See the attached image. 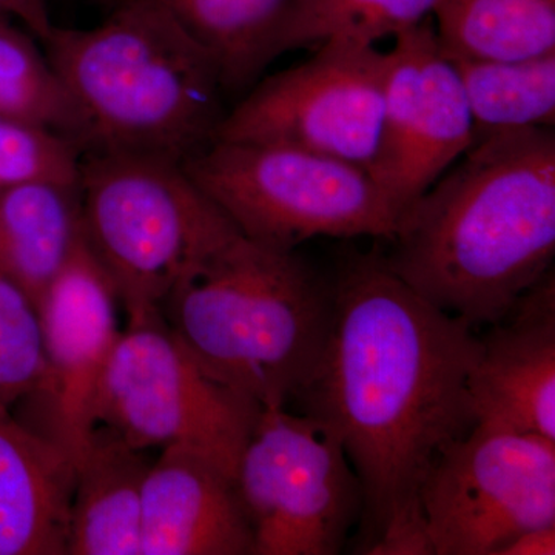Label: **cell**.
<instances>
[{"instance_id": "1", "label": "cell", "mask_w": 555, "mask_h": 555, "mask_svg": "<svg viewBox=\"0 0 555 555\" xmlns=\"http://www.w3.org/2000/svg\"><path fill=\"white\" fill-rule=\"evenodd\" d=\"M331 276V337L297 400L337 434L360 480L358 553L429 555L420 492L476 425L467 379L481 339L403 283L379 244L346 248Z\"/></svg>"}, {"instance_id": "2", "label": "cell", "mask_w": 555, "mask_h": 555, "mask_svg": "<svg viewBox=\"0 0 555 555\" xmlns=\"http://www.w3.org/2000/svg\"><path fill=\"white\" fill-rule=\"evenodd\" d=\"M386 264L427 302L470 327L509 312L555 255V131L477 137L404 208Z\"/></svg>"}, {"instance_id": "3", "label": "cell", "mask_w": 555, "mask_h": 555, "mask_svg": "<svg viewBox=\"0 0 555 555\" xmlns=\"http://www.w3.org/2000/svg\"><path fill=\"white\" fill-rule=\"evenodd\" d=\"M334 312L331 273L298 248L241 232L190 270L163 308L201 366L262 408L286 406L310 385Z\"/></svg>"}, {"instance_id": "4", "label": "cell", "mask_w": 555, "mask_h": 555, "mask_svg": "<svg viewBox=\"0 0 555 555\" xmlns=\"http://www.w3.org/2000/svg\"><path fill=\"white\" fill-rule=\"evenodd\" d=\"M80 122L86 153L184 164L217 138L224 89L203 50L149 0H118L91 28L43 42Z\"/></svg>"}, {"instance_id": "5", "label": "cell", "mask_w": 555, "mask_h": 555, "mask_svg": "<svg viewBox=\"0 0 555 555\" xmlns=\"http://www.w3.org/2000/svg\"><path fill=\"white\" fill-rule=\"evenodd\" d=\"M83 235L127 315L160 310L179 281L240 233L173 160L86 153Z\"/></svg>"}, {"instance_id": "6", "label": "cell", "mask_w": 555, "mask_h": 555, "mask_svg": "<svg viewBox=\"0 0 555 555\" xmlns=\"http://www.w3.org/2000/svg\"><path fill=\"white\" fill-rule=\"evenodd\" d=\"M182 167L244 236L270 246L387 241L400 218L366 170L288 145L214 141Z\"/></svg>"}, {"instance_id": "7", "label": "cell", "mask_w": 555, "mask_h": 555, "mask_svg": "<svg viewBox=\"0 0 555 555\" xmlns=\"http://www.w3.org/2000/svg\"><path fill=\"white\" fill-rule=\"evenodd\" d=\"M261 404L201 366L160 310L129 317L102 375L96 425L131 447L184 449L235 478Z\"/></svg>"}, {"instance_id": "8", "label": "cell", "mask_w": 555, "mask_h": 555, "mask_svg": "<svg viewBox=\"0 0 555 555\" xmlns=\"http://www.w3.org/2000/svg\"><path fill=\"white\" fill-rule=\"evenodd\" d=\"M251 555H335L361 517L360 480L337 434L309 414L262 408L235 474Z\"/></svg>"}, {"instance_id": "9", "label": "cell", "mask_w": 555, "mask_h": 555, "mask_svg": "<svg viewBox=\"0 0 555 555\" xmlns=\"http://www.w3.org/2000/svg\"><path fill=\"white\" fill-rule=\"evenodd\" d=\"M387 53L327 39L297 67L255 83L225 113L215 141L262 142L306 150L374 178L383 139Z\"/></svg>"}, {"instance_id": "10", "label": "cell", "mask_w": 555, "mask_h": 555, "mask_svg": "<svg viewBox=\"0 0 555 555\" xmlns=\"http://www.w3.org/2000/svg\"><path fill=\"white\" fill-rule=\"evenodd\" d=\"M420 507L429 555H496L555 525V440L476 423L430 467Z\"/></svg>"}, {"instance_id": "11", "label": "cell", "mask_w": 555, "mask_h": 555, "mask_svg": "<svg viewBox=\"0 0 555 555\" xmlns=\"http://www.w3.org/2000/svg\"><path fill=\"white\" fill-rule=\"evenodd\" d=\"M119 298L86 238L38 305L43 369L20 418L78 463L96 427L94 404L118 341ZM13 406V408H14ZM16 414V412H14Z\"/></svg>"}, {"instance_id": "12", "label": "cell", "mask_w": 555, "mask_h": 555, "mask_svg": "<svg viewBox=\"0 0 555 555\" xmlns=\"http://www.w3.org/2000/svg\"><path fill=\"white\" fill-rule=\"evenodd\" d=\"M393 38L374 179L401 215L476 144L477 130L459 73L438 46L434 17Z\"/></svg>"}, {"instance_id": "13", "label": "cell", "mask_w": 555, "mask_h": 555, "mask_svg": "<svg viewBox=\"0 0 555 555\" xmlns=\"http://www.w3.org/2000/svg\"><path fill=\"white\" fill-rule=\"evenodd\" d=\"M480 339V357L467 379L476 423L555 440L554 270Z\"/></svg>"}, {"instance_id": "14", "label": "cell", "mask_w": 555, "mask_h": 555, "mask_svg": "<svg viewBox=\"0 0 555 555\" xmlns=\"http://www.w3.org/2000/svg\"><path fill=\"white\" fill-rule=\"evenodd\" d=\"M235 478L184 449L153 460L142 502L141 555H251Z\"/></svg>"}, {"instance_id": "15", "label": "cell", "mask_w": 555, "mask_h": 555, "mask_svg": "<svg viewBox=\"0 0 555 555\" xmlns=\"http://www.w3.org/2000/svg\"><path fill=\"white\" fill-rule=\"evenodd\" d=\"M76 463L0 401V555L67 554Z\"/></svg>"}, {"instance_id": "16", "label": "cell", "mask_w": 555, "mask_h": 555, "mask_svg": "<svg viewBox=\"0 0 555 555\" xmlns=\"http://www.w3.org/2000/svg\"><path fill=\"white\" fill-rule=\"evenodd\" d=\"M147 452L94 427L76 463L67 555H141Z\"/></svg>"}, {"instance_id": "17", "label": "cell", "mask_w": 555, "mask_h": 555, "mask_svg": "<svg viewBox=\"0 0 555 555\" xmlns=\"http://www.w3.org/2000/svg\"><path fill=\"white\" fill-rule=\"evenodd\" d=\"M83 238L79 181L35 179L0 190V273L36 309Z\"/></svg>"}, {"instance_id": "18", "label": "cell", "mask_w": 555, "mask_h": 555, "mask_svg": "<svg viewBox=\"0 0 555 555\" xmlns=\"http://www.w3.org/2000/svg\"><path fill=\"white\" fill-rule=\"evenodd\" d=\"M177 22L217 69L224 93L257 83L286 53L306 0H149Z\"/></svg>"}, {"instance_id": "19", "label": "cell", "mask_w": 555, "mask_h": 555, "mask_svg": "<svg viewBox=\"0 0 555 555\" xmlns=\"http://www.w3.org/2000/svg\"><path fill=\"white\" fill-rule=\"evenodd\" d=\"M434 24L448 60L518 61L555 53V0H449Z\"/></svg>"}, {"instance_id": "20", "label": "cell", "mask_w": 555, "mask_h": 555, "mask_svg": "<svg viewBox=\"0 0 555 555\" xmlns=\"http://www.w3.org/2000/svg\"><path fill=\"white\" fill-rule=\"evenodd\" d=\"M449 61L462 80L477 137L529 127L554 129L555 53L518 61Z\"/></svg>"}, {"instance_id": "21", "label": "cell", "mask_w": 555, "mask_h": 555, "mask_svg": "<svg viewBox=\"0 0 555 555\" xmlns=\"http://www.w3.org/2000/svg\"><path fill=\"white\" fill-rule=\"evenodd\" d=\"M0 118L73 139L80 122L61 76L28 33L0 14ZM82 149V147H80Z\"/></svg>"}, {"instance_id": "22", "label": "cell", "mask_w": 555, "mask_h": 555, "mask_svg": "<svg viewBox=\"0 0 555 555\" xmlns=\"http://www.w3.org/2000/svg\"><path fill=\"white\" fill-rule=\"evenodd\" d=\"M449 0H306L287 51L318 47L327 39L375 46L436 16Z\"/></svg>"}, {"instance_id": "23", "label": "cell", "mask_w": 555, "mask_h": 555, "mask_svg": "<svg viewBox=\"0 0 555 555\" xmlns=\"http://www.w3.org/2000/svg\"><path fill=\"white\" fill-rule=\"evenodd\" d=\"M42 369L38 309L0 273V401L13 408L30 396Z\"/></svg>"}, {"instance_id": "24", "label": "cell", "mask_w": 555, "mask_h": 555, "mask_svg": "<svg viewBox=\"0 0 555 555\" xmlns=\"http://www.w3.org/2000/svg\"><path fill=\"white\" fill-rule=\"evenodd\" d=\"M83 152L54 131L0 118V190L35 181H79Z\"/></svg>"}, {"instance_id": "25", "label": "cell", "mask_w": 555, "mask_h": 555, "mask_svg": "<svg viewBox=\"0 0 555 555\" xmlns=\"http://www.w3.org/2000/svg\"><path fill=\"white\" fill-rule=\"evenodd\" d=\"M0 14L16 17L42 43L54 28L47 10V0H0Z\"/></svg>"}, {"instance_id": "26", "label": "cell", "mask_w": 555, "mask_h": 555, "mask_svg": "<svg viewBox=\"0 0 555 555\" xmlns=\"http://www.w3.org/2000/svg\"><path fill=\"white\" fill-rule=\"evenodd\" d=\"M555 525L528 529L500 547L496 555H554Z\"/></svg>"}]
</instances>
